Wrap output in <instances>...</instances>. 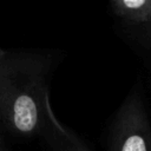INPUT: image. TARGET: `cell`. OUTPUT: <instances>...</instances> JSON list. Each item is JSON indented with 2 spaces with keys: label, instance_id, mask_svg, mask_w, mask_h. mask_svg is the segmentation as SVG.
<instances>
[{
  "label": "cell",
  "instance_id": "cell-1",
  "mask_svg": "<svg viewBox=\"0 0 151 151\" xmlns=\"http://www.w3.org/2000/svg\"><path fill=\"white\" fill-rule=\"evenodd\" d=\"M47 58L6 53L0 58V124L13 137H40L54 114L50 104Z\"/></svg>",
  "mask_w": 151,
  "mask_h": 151
},
{
  "label": "cell",
  "instance_id": "cell-2",
  "mask_svg": "<svg viewBox=\"0 0 151 151\" xmlns=\"http://www.w3.org/2000/svg\"><path fill=\"white\" fill-rule=\"evenodd\" d=\"M109 151H151V123L137 90L130 92L116 112L110 129Z\"/></svg>",
  "mask_w": 151,
  "mask_h": 151
},
{
  "label": "cell",
  "instance_id": "cell-3",
  "mask_svg": "<svg viewBox=\"0 0 151 151\" xmlns=\"http://www.w3.org/2000/svg\"><path fill=\"white\" fill-rule=\"evenodd\" d=\"M40 138L50 151H91L84 140L71 129L63 125L53 114Z\"/></svg>",
  "mask_w": 151,
  "mask_h": 151
},
{
  "label": "cell",
  "instance_id": "cell-4",
  "mask_svg": "<svg viewBox=\"0 0 151 151\" xmlns=\"http://www.w3.org/2000/svg\"><path fill=\"white\" fill-rule=\"evenodd\" d=\"M112 11L119 18L144 24L151 21V0H111Z\"/></svg>",
  "mask_w": 151,
  "mask_h": 151
},
{
  "label": "cell",
  "instance_id": "cell-5",
  "mask_svg": "<svg viewBox=\"0 0 151 151\" xmlns=\"http://www.w3.org/2000/svg\"><path fill=\"white\" fill-rule=\"evenodd\" d=\"M7 146L6 143H5V138H4V130H2V126L0 124V149Z\"/></svg>",
  "mask_w": 151,
  "mask_h": 151
},
{
  "label": "cell",
  "instance_id": "cell-6",
  "mask_svg": "<svg viewBox=\"0 0 151 151\" xmlns=\"http://www.w3.org/2000/svg\"><path fill=\"white\" fill-rule=\"evenodd\" d=\"M6 53H7V52H5L4 50H1V48H0V58H1V57H4Z\"/></svg>",
  "mask_w": 151,
  "mask_h": 151
},
{
  "label": "cell",
  "instance_id": "cell-7",
  "mask_svg": "<svg viewBox=\"0 0 151 151\" xmlns=\"http://www.w3.org/2000/svg\"><path fill=\"white\" fill-rule=\"evenodd\" d=\"M0 151H9V149H8L7 146H5V147H2V149H0Z\"/></svg>",
  "mask_w": 151,
  "mask_h": 151
},
{
  "label": "cell",
  "instance_id": "cell-8",
  "mask_svg": "<svg viewBox=\"0 0 151 151\" xmlns=\"http://www.w3.org/2000/svg\"><path fill=\"white\" fill-rule=\"evenodd\" d=\"M150 24H151V21H150Z\"/></svg>",
  "mask_w": 151,
  "mask_h": 151
}]
</instances>
